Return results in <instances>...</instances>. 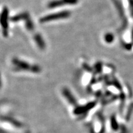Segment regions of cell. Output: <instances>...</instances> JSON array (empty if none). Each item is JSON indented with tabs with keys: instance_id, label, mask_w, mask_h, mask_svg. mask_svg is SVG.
<instances>
[{
	"instance_id": "6da1fadb",
	"label": "cell",
	"mask_w": 133,
	"mask_h": 133,
	"mask_svg": "<svg viewBox=\"0 0 133 133\" xmlns=\"http://www.w3.org/2000/svg\"><path fill=\"white\" fill-rule=\"evenodd\" d=\"M12 63L15 66H17V69L21 70L30 71L33 73H39L41 71L40 66L36 65H30L29 63L25 62V61H21L17 59H14L12 60Z\"/></svg>"
},
{
	"instance_id": "7a4b0ae2",
	"label": "cell",
	"mask_w": 133,
	"mask_h": 133,
	"mask_svg": "<svg viewBox=\"0 0 133 133\" xmlns=\"http://www.w3.org/2000/svg\"><path fill=\"white\" fill-rule=\"evenodd\" d=\"M70 12L69 11H62V12H56L54 14H51L43 17L41 18L39 22L41 23H44L48 22L56 21L57 19H66V18L70 17Z\"/></svg>"
},
{
	"instance_id": "3957f363",
	"label": "cell",
	"mask_w": 133,
	"mask_h": 133,
	"mask_svg": "<svg viewBox=\"0 0 133 133\" xmlns=\"http://www.w3.org/2000/svg\"><path fill=\"white\" fill-rule=\"evenodd\" d=\"M8 15H9V10L6 7H4L0 14V24L3 27L4 36H7L8 35Z\"/></svg>"
},
{
	"instance_id": "277c9868",
	"label": "cell",
	"mask_w": 133,
	"mask_h": 133,
	"mask_svg": "<svg viewBox=\"0 0 133 133\" xmlns=\"http://www.w3.org/2000/svg\"><path fill=\"white\" fill-rule=\"evenodd\" d=\"M35 41L38 47L40 48L41 49H44L46 47V44L45 42H44V39L42 38V36H41L40 34H38V33H36V34L34 36Z\"/></svg>"
},
{
	"instance_id": "5b68a950",
	"label": "cell",
	"mask_w": 133,
	"mask_h": 133,
	"mask_svg": "<svg viewBox=\"0 0 133 133\" xmlns=\"http://www.w3.org/2000/svg\"><path fill=\"white\" fill-rule=\"evenodd\" d=\"M29 17H30L29 14L26 12H24L17 15L16 16L12 17L11 18V21L13 22H17L19 21H22V20H25H25L26 19H28Z\"/></svg>"
},
{
	"instance_id": "8992f818",
	"label": "cell",
	"mask_w": 133,
	"mask_h": 133,
	"mask_svg": "<svg viewBox=\"0 0 133 133\" xmlns=\"http://www.w3.org/2000/svg\"><path fill=\"white\" fill-rule=\"evenodd\" d=\"M64 5L62 0H54V1H51L49 4H48V6L49 8H55L60 7Z\"/></svg>"
},
{
	"instance_id": "52a82bcc",
	"label": "cell",
	"mask_w": 133,
	"mask_h": 133,
	"mask_svg": "<svg viewBox=\"0 0 133 133\" xmlns=\"http://www.w3.org/2000/svg\"><path fill=\"white\" fill-rule=\"evenodd\" d=\"M25 26L28 30L33 31L34 29V25L30 17L25 20Z\"/></svg>"
},
{
	"instance_id": "ba28073f",
	"label": "cell",
	"mask_w": 133,
	"mask_h": 133,
	"mask_svg": "<svg viewBox=\"0 0 133 133\" xmlns=\"http://www.w3.org/2000/svg\"><path fill=\"white\" fill-rule=\"evenodd\" d=\"M64 4H75L78 2V0H62Z\"/></svg>"
},
{
	"instance_id": "9c48e42d",
	"label": "cell",
	"mask_w": 133,
	"mask_h": 133,
	"mask_svg": "<svg viewBox=\"0 0 133 133\" xmlns=\"http://www.w3.org/2000/svg\"><path fill=\"white\" fill-rule=\"evenodd\" d=\"M1 85H2V82H1V76H0V88L1 87Z\"/></svg>"
}]
</instances>
